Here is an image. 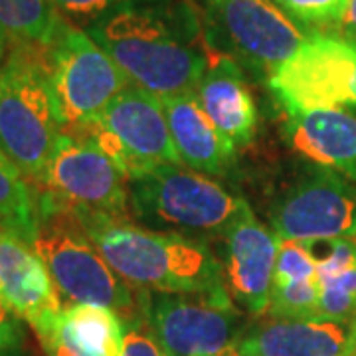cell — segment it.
<instances>
[{
    "instance_id": "cell-1",
    "label": "cell",
    "mask_w": 356,
    "mask_h": 356,
    "mask_svg": "<svg viewBox=\"0 0 356 356\" xmlns=\"http://www.w3.org/2000/svg\"><path fill=\"white\" fill-rule=\"evenodd\" d=\"M83 30L131 86L159 97L194 93L212 54L192 0H119Z\"/></svg>"
},
{
    "instance_id": "cell-2",
    "label": "cell",
    "mask_w": 356,
    "mask_h": 356,
    "mask_svg": "<svg viewBox=\"0 0 356 356\" xmlns=\"http://www.w3.org/2000/svg\"><path fill=\"white\" fill-rule=\"evenodd\" d=\"M72 212L109 267L131 287L159 293L228 295L222 264L206 240L145 228L129 218Z\"/></svg>"
},
{
    "instance_id": "cell-3",
    "label": "cell",
    "mask_w": 356,
    "mask_h": 356,
    "mask_svg": "<svg viewBox=\"0 0 356 356\" xmlns=\"http://www.w3.org/2000/svg\"><path fill=\"white\" fill-rule=\"evenodd\" d=\"M32 245L48 267L60 297L70 305L109 307L125 325L143 321L140 293L133 291L109 267L74 212L42 194Z\"/></svg>"
},
{
    "instance_id": "cell-4",
    "label": "cell",
    "mask_w": 356,
    "mask_h": 356,
    "mask_svg": "<svg viewBox=\"0 0 356 356\" xmlns=\"http://www.w3.org/2000/svg\"><path fill=\"white\" fill-rule=\"evenodd\" d=\"M60 131L48 76V48L10 46L0 64V151L34 188L44 177Z\"/></svg>"
},
{
    "instance_id": "cell-5",
    "label": "cell",
    "mask_w": 356,
    "mask_h": 356,
    "mask_svg": "<svg viewBox=\"0 0 356 356\" xmlns=\"http://www.w3.org/2000/svg\"><path fill=\"white\" fill-rule=\"evenodd\" d=\"M250 204L182 165H161L129 180V214L140 226L204 240L224 236Z\"/></svg>"
},
{
    "instance_id": "cell-6",
    "label": "cell",
    "mask_w": 356,
    "mask_h": 356,
    "mask_svg": "<svg viewBox=\"0 0 356 356\" xmlns=\"http://www.w3.org/2000/svg\"><path fill=\"white\" fill-rule=\"evenodd\" d=\"M48 76L54 111L62 129L89 125L131 86L88 32L65 18L48 46Z\"/></svg>"
},
{
    "instance_id": "cell-7",
    "label": "cell",
    "mask_w": 356,
    "mask_h": 356,
    "mask_svg": "<svg viewBox=\"0 0 356 356\" xmlns=\"http://www.w3.org/2000/svg\"><path fill=\"white\" fill-rule=\"evenodd\" d=\"M200 14L208 46L266 79L309 36L273 0H202Z\"/></svg>"
},
{
    "instance_id": "cell-8",
    "label": "cell",
    "mask_w": 356,
    "mask_h": 356,
    "mask_svg": "<svg viewBox=\"0 0 356 356\" xmlns=\"http://www.w3.org/2000/svg\"><path fill=\"white\" fill-rule=\"evenodd\" d=\"M140 317L166 356H238L248 327L229 295L145 291Z\"/></svg>"
},
{
    "instance_id": "cell-9",
    "label": "cell",
    "mask_w": 356,
    "mask_h": 356,
    "mask_svg": "<svg viewBox=\"0 0 356 356\" xmlns=\"http://www.w3.org/2000/svg\"><path fill=\"white\" fill-rule=\"evenodd\" d=\"M36 192L70 210L129 218V180L81 129H62Z\"/></svg>"
},
{
    "instance_id": "cell-10",
    "label": "cell",
    "mask_w": 356,
    "mask_h": 356,
    "mask_svg": "<svg viewBox=\"0 0 356 356\" xmlns=\"http://www.w3.org/2000/svg\"><path fill=\"white\" fill-rule=\"evenodd\" d=\"M266 81L285 113L353 109L356 46L332 32L309 34Z\"/></svg>"
},
{
    "instance_id": "cell-11",
    "label": "cell",
    "mask_w": 356,
    "mask_h": 356,
    "mask_svg": "<svg viewBox=\"0 0 356 356\" xmlns=\"http://www.w3.org/2000/svg\"><path fill=\"white\" fill-rule=\"evenodd\" d=\"M79 129L93 137L127 180L161 165H182L163 99L137 86L123 89L95 121Z\"/></svg>"
},
{
    "instance_id": "cell-12",
    "label": "cell",
    "mask_w": 356,
    "mask_h": 356,
    "mask_svg": "<svg viewBox=\"0 0 356 356\" xmlns=\"http://www.w3.org/2000/svg\"><path fill=\"white\" fill-rule=\"evenodd\" d=\"M269 226L280 240L327 242L356 236V182L315 166L271 206Z\"/></svg>"
},
{
    "instance_id": "cell-13",
    "label": "cell",
    "mask_w": 356,
    "mask_h": 356,
    "mask_svg": "<svg viewBox=\"0 0 356 356\" xmlns=\"http://www.w3.org/2000/svg\"><path fill=\"white\" fill-rule=\"evenodd\" d=\"M222 280L234 305L250 315L269 309L280 236L259 222L248 206L222 236Z\"/></svg>"
},
{
    "instance_id": "cell-14",
    "label": "cell",
    "mask_w": 356,
    "mask_h": 356,
    "mask_svg": "<svg viewBox=\"0 0 356 356\" xmlns=\"http://www.w3.org/2000/svg\"><path fill=\"white\" fill-rule=\"evenodd\" d=\"M238 356H353L356 321H287L266 317L248 325Z\"/></svg>"
},
{
    "instance_id": "cell-15",
    "label": "cell",
    "mask_w": 356,
    "mask_h": 356,
    "mask_svg": "<svg viewBox=\"0 0 356 356\" xmlns=\"http://www.w3.org/2000/svg\"><path fill=\"white\" fill-rule=\"evenodd\" d=\"M46 356H121L125 321L102 305L62 307L30 325Z\"/></svg>"
},
{
    "instance_id": "cell-16",
    "label": "cell",
    "mask_w": 356,
    "mask_h": 356,
    "mask_svg": "<svg viewBox=\"0 0 356 356\" xmlns=\"http://www.w3.org/2000/svg\"><path fill=\"white\" fill-rule=\"evenodd\" d=\"M194 95L204 113L210 117V121L236 151L252 145L257 133L259 115L242 65L212 50L208 67Z\"/></svg>"
},
{
    "instance_id": "cell-17",
    "label": "cell",
    "mask_w": 356,
    "mask_h": 356,
    "mask_svg": "<svg viewBox=\"0 0 356 356\" xmlns=\"http://www.w3.org/2000/svg\"><path fill=\"white\" fill-rule=\"evenodd\" d=\"M0 301L28 325L64 307L34 245L6 229H0Z\"/></svg>"
},
{
    "instance_id": "cell-18",
    "label": "cell",
    "mask_w": 356,
    "mask_h": 356,
    "mask_svg": "<svg viewBox=\"0 0 356 356\" xmlns=\"http://www.w3.org/2000/svg\"><path fill=\"white\" fill-rule=\"evenodd\" d=\"M289 145L315 166L356 182V111L313 109L287 113Z\"/></svg>"
},
{
    "instance_id": "cell-19",
    "label": "cell",
    "mask_w": 356,
    "mask_h": 356,
    "mask_svg": "<svg viewBox=\"0 0 356 356\" xmlns=\"http://www.w3.org/2000/svg\"><path fill=\"white\" fill-rule=\"evenodd\" d=\"M161 99L180 163L206 177L226 175L238 151L204 113L196 95L180 93Z\"/></svg>"
},
{
    "instance_id": "cell-20",
    "label": "cell",
    "mask_w": 356,
    "mask_h": 356,
    "mask_svg": "<svg viewBox=\"0 0 356 356\" xmlns=\"http://www.w3.org/2000/svg\"><path fill=\"white\" fill-rule=\"evenodd\" d=\"M313 243L323 250L318 254L311 248L317 259V321L353 323L356 318V240L337 238Z\"/></svg>"
},
{
    "instance_id": "cell-21",
    "label": "cell",
    "mask_w": 356,
    "mask_h": 356,
    "mask_svg": "<svg viewBox=\"0 0 356 356\" xmlns=\"http://www.w3.org/2000/svg\"><path fill=\"white\" fill-rule=\"evenodd\" d=\"M62 20L51 0H0V34L10 46L48 48Z\"/></svg>"
},
{
    "instance_id": "cell-22",
    "label": "cell",
    "mask_w": 356,
    "mask_h": 356,
    "mask_svg": "<svg viewBox=\"0 0 356 356\" xmlns=\"http://www.w3.org/2000/svg\"><path fill=\"white\" fill-rule=\"evenodd\" d=\"M38 228V192L0 151V229L34 242Z\"/></svg>"
},
{
    "instance_id": "cell-23",
    "label": "cell",
    "mask_w": 356,
    "mask_h": 356,
    "mask_svg": "<svg viewBox=\"0 0 356 356\" xmlns=\"http://www.w3.org/2000/svg\"><path fill=\"white\" fill-rule=\"evenodd\" d=\"M267 317L287 321H317L318 280L277 283L271 289Z\"/></svg>"
},
{
    "instance_id": "cell-24",
    "label": "cell",
    "mask_w": 356,
    "mask_h": 356,
    "mask_svg": "<svg viewBox=\"0 0 356 356\" xmlns=\"http://www.w3.org/2000/svg\"><path fill=\"white\" fill-rule=\"evenodd\" d=\"M307 34L332 30L343 22L350 0H273Z\"/></svg>"
},
{
    "instance_id": "cell-25",
    "label": "cell",
    "mask_w": 356,
    "mask_h": 356,
    "mask_svg": "<svg viewBox=\"0 0 356 356\" xmlns=\"http://www.w3.org/2000/svg\"><path fill=\"white\" fill-rule=\"evenodd\" d=\"M315 277H317V259L311 252V245L295 240H280L273 285L289 283V281L315 280Z\"/></svg>"
},
{
    "instance_id": "cell-26",
    "label": "cell",
    "mask_w": 356,
    "mask_h": 356,
    "mask_svg": "<svg viewBox=\"0 0 356 356\" xmlns=\"http://www.w3.org/2000/svg\"><path fill=\"white\" fill-rule=\"evenodd\" d=\"M119 0H51L58 14L72 24H89Z\"/></svg>"
},
{
    "instance_id": "cell-27",
    "label": "cell",
    "mask_w": 356,
    "mask_h": 356,
    "mask_svg": "<svg viewBox=\"0 0 356 356\" xmlns=\"http://www.w3.org/2000/svg\"><path fill=\"white\" fill-rule=\"evenodd\" d=\"M121 356H166L163 346L147 329L145 321L125 325V341Z\"/></svg>"
},
{
    "instance_id": "cell-28",
    "label": "cell",
    "mask_w": 356,
    "mask_h": 356,
    "mask_svg": "<svg viewBox=\"0 0 356 356\" xmlns=\"http://www.w3.org/2000/svg\"><path fill=\"white\" fill-rule=\"evenodd\" d=\"M24 321L0 301V353L20 350L24 346Z\"/></svg>"
},
{
    "instance_id": "cell-29",
    "label": "cell",
    "mask_w": 356,
    "mask_h": 356,
    "mask_svg": "<svg viewBox=\"0 0 356 356\" xmlns=\"http://www.w3.org/2000/svg\"><path fill=\"white\" fill-rule=\"evenodd\" d=\"M339 36H343L346 42L356 46V0L348 2L346 14H344L343 22L339 26Z\"/></svg>"
},
{
    "instance_id": "cell-30",
    "label": "cell",
    "mask_w": 356,
    "mask_h": 356,
    "mask_svg": "<svg viewBox=\"0 0 356 356\" xmlns=\"http://www.w3.org/2000/svg\"><path fill=\"white\" fill-rule=\"evenodd\" d=\"M10 50V44H8V40L4 38L2 34H0V64L4 62V58H6V54Z\"/></svg>"
},
{
    "instance_id": "cell-31",
    "label": "cell",
    "mask_w": 356,
    "mask_h": 356,
    "mask_svg": "<svg viewBox=\"0 0 356 356\" xmlns=\"http://www.w3.org/2000/svg\"><path fill=\"white\" fill-rule=\"evenodd\" d=\"M0 356H24L22 348L20 350H8V353H0Z\"/></svg>"
},
{
    "instance_id": "cell-32",
    "label": "cell",
    "mask_w": 356,
    "mask_h": 356,
    "mask_svg": "<svg viewBox=\"0 0 356 356\" xmlns=\"http://www.w3.org/2000/svg\"><path fill=\"white\" fill-rule=\"evenodd\" d=\"M353 109L356 111V88H355V105H353Z\"/></svg>"
},
{
    "instance_id": "cell-33",
    "label": "cell",
    "mask_w": 356,
    "mask_h": 356,
    "mask_svg": "<svg viewBox=\"0 0 356 356\" xmlns=\"http://www.w3.org/2000/svg\"><path fill=\"white\" fill-rule=\"evenodd\" d=\"M355 240H356V236H355Z\"/></svg>"
},
{
    "instance_id": "cell-34",
    "label": "cell",
    "mask_w": 356,
    "mask_h": 356,
    "mask_svg": "<svg viewBox=\"0 0 356 356\" xmlns=\"http://www.w3.org/2000/svg\"><path fill=\"white\" fill-rule=\"evenodd\" d=\"M353 356H356V355H353Z\"/></svg>"
}]
</instances>
